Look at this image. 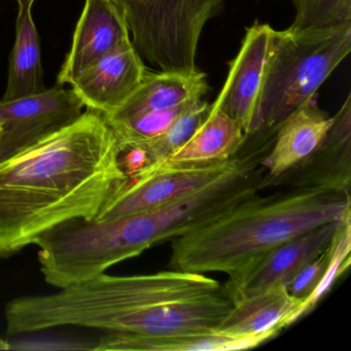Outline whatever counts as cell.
I'll return each instance as SVG.
<instances>
[{"label":"cell","mask_w":351,"mask_h":351,"mask_svg":"<svg viewBox=\"0 0 351 351\" xmlns=\"http://www.w3.org/2000/svg\"><path fill=\"white\" fill-rule=\"evenodd\" d=\"M119 155L104 117L86 108L69 126L0 162V258L65 221L95 219L127 180Z\"/></svg>","instance_id":"1"},{"label":"cell","mask_w":351,"mask_h":351,"mask_svg":"<svg viewBox=\"0 0 351 351\" xmlns=\"http://www.w3.org/2000/svg\"><path fill=\"white\" fill-rule=\"evenodd\" d=\"M232 307L223 285L202 273H104L55 293L12 300L5 322L10 335L79 326L151 336L215 330Z\"/></svg>","instance_id":"2"},{"label":"cell","mask_w":351,"mask_h":351,"mask_svg":"<svg viewBox=\"0 0 351 351\" xmlns=\"http://www.w3.org/2000/svg\"><path fill=\"white\" fill-rule=\"evenodd\" d=\"M348 217V194L287 190L256 195L172 240L169 265L176 270L231 275L289 240Z\"/></svg>","instance_id":"3"},{"label":"cell","mask_w":351,"mask_h":351,"mask_svg":"<svg viewBox=\"0 0 351 351\" xmlns=\"http://www.w3.org/2000/svg\"><path fill=\"white\" fill-rule=\"evenodd\" d=\"M351 52V22L275 32L254 132L250 138L273 143L281 123L314 97Z\"/></svg>","instance_id":"4"},{"label":"cell","mask_w":351,"mask_h":351,"mask_svg":"<svg viewBox=\"0 0 351 351\" xmlns=\"http://www.w3.org/2000/svg\"><path fill=\"white\" fill-rule=\"evenodd\" d=\"M131 42L158 71L194 73L199 42L226 0H117Z\"/></svg>","instance_id":"5"},{"label":"cell","mask_w":351,"mask_h":351,"mask_svg":"<svg viewBox=\"0 0 351 351\" xmlns=\"http://www.w3.org/2000/svg\"><path fill=\"white\" fill-rule=\"evenodd\" d=\"M245 158L240 149L228 160L207 163H178L161 160L149 164L110 195L96 221L149 210L193 194L238 167Z\"/></svg>","instance_id":"6"},{"label":"cell","mask_w":351,"mask_h":351,"mask_svg":"<svg viewBox=\"0 0 351 351\" xmlns=\"http://www.w3.org/2000/svg\"><path fill=\"white\" fill-rule=\"evenodd\" d=\"M85 110L73 90L58 83L40 93L0 100V162L69 126Z\"/></svg>","instance_id":"7"},{"label":"cell","mask_w":351,"mask_h":351,"mask_svg":"<svg viewBox=\"0 0 351 351\" xmlns=\"http://www.w3.org/2000/svg\"><path fill=\"white\" fill-rule=\"evenodd\" d=\"M275 32L269 24L247 28L237 56L230 63L223 89L211 104V108L236 121L245 136L254 132Z\"/></svg>","instance_id":"8"},{"label":"cell","mask_w":351,"mask_h":351,"mask_svg":"<svg viewBox=\"0 0 351 351\" xmlns=\"http://www.w3.org/2000/svg\"><path fill=\"white\" fill-rule=\"evenodd\" d=\"M342 221L314 228L258 256L237 272L228 275L229 279L223 287L233 304L276 283L287 285L306 264L330 245Z\"/></svg>","instance_id":"9"},{"label":"cell","mask_w":351,"mask_h":351,"mask_svg":"<svg viewBox=\"0 0 351 351\" xmlns=\"http://www.w3.org/2000/svg\"><path fill=\"white\" fill-rule=\"evenodd\" d=\"M332 124L315 151L281 174L269 186L320 190L350 195L351 94L332 117Z\"/></svg>","instance_id":"10"},{"label":"cell","mask_w":351,"mask_h":351,"mask_svg":"<svg viewBox=\"0 0 351 351\" xmlns=\"http://www.w3.org/2000/svg\"><path fill=\"white\" fill-rule=\"evenodd\" d=\"M130 43L126 17L117 0H86L57 83L71 85L102 57Z\"/></svg>","instance_id":"11"},{"label":"cell","mask_w":351,"mask_h":351,"mask_svg":"<svg viewBox=\"0 0 351 351\" xmlns=\"http://www.w3.org/2000/svg\"><path fill=\"white\" fill-rule=\"evenodd\" d=\"M147 71L143 59L130 43L102 57L69 86L86 108L106 116L127 101Z\"/></svg>","instance_id":"12"},{"label":"cell","mask_w":351,"mask_h":351,"mask_svg":"<svg viewBox=\"0 0 351 351\" xmlns=\"http://www.w3.org/2000/svg\"><path fill=\"white\" fill-rule=\"evenodd\" d=\"M332 120L320 110L316 96L291 112L281 123L270 151L261 163L265 171L264 189L309 157L326 136Z\"/></svg>","instance_id":"13"},{"label":"cell","mask_w":351,"mask_h":351,"mask_svg":"<svg viewBox=\"0 0 351 351\" xmlns=\"http://www.w3.org/2000/svg\"><path fill=\"white\" fill-rule=\"evenodd\" d=\"M302 302L289 293L285 283L278 282L235 302L215 330L235 337L272 339L295 322Z\"/></svg>","instance_id":"14"},{"label":"cell","mask_w":351,"mask_h":351,"mask_svg":"<svg viewBox=\"0 0 351 351\" xmlns=\"http://www.w3.org/2000/svg\"><path fill=\"white\" fill-rule=\"evenodd\" d=\"M270 340L266 336L235 337L217 330L169 335L106 332L93 350L231 351L254 348Z\"/></svg>","instance_id":"15"},{"label":"cell","mask_w":351,"mask_h":351,"mask_svg":"<svg viewBox=\"0 0 351 351\" xmlns=\"http://www.w3.org/2000/svg\"><path fill=\"white\" fill-rule=\"evenodd\" d=\"M208 91L206 75L202 71L145 73L141 85L122 106L106 119H123L152 110L174 108L184 102L202 99Z\"/></svg>","instance_id":"16"},{"label":"cell","mask_w":351,"mask_h":351,"mask_svg":"<svg viewBox=\"0 0 351 351\" xmlns=\"http://www.w3.org/2000/svg\"><path fill=\"white\" fill-rule=\"evenodd\" d=\"M34 1L36 0H17L15 43L10 55L7 89L3 100L17 99L46 89L40 36L32 14Z\"/></svg>","instance_id":"17"},{"label":"cell","mask_w":351,"mask_h":351,"mask_svg":"<svg viewBox=\"0 0 351 351\" xmlns=\"http://www.w3.org/2000/svg\"><path fill=\"white\" fill-rule=\"evenodd\" d=\"M243 129L225 112L211 108L191 138L166 160L178 163H207L234 157L244 141ZM165 160V159H164Z\"/></svg>","instance_id":"18"},{"label":"cell","mask_w":351,"mask_h":351,"mask_svg":"<svg viewBox=\"0 0 351 351\" xmlns=\"http://www.w3.org/2000/svg\"><path fill=\"white\" fill-rule=\"evenodd\" d=\"M200 99L190 100L174 108L152 110L123 119H106L112 128L119 149L139 147L163 134L193 104Z\"/></svg>","instance_id":"19"},{"label":"cell","mask_w":351,"mask_h":351,"mask_svg":"<svg viewBox=\"0 0 351 351\" xmlns=\"http://www.w3.org/2000/svg\"><path fill=\"white\" fill-rule=\"evenodd\" d=\"M210 110L211 104L202 99L199 100L176 119L163 134L139 147L147 154L151 163L167 159L191 138L195 131L206 120Z\"/></svg>","instance_id":"20"},{"label":"cell","mask_w":351,"mask_h":351,"mask_svg":"<svg viewBox=\"0 0 351 351\" xmlns=\"http://www.w3.org/2000/svg\"><path fill=\"white\" fill-rule=\"evenodd\" d=\"M291 28L315 29L351 22V0H293Z\"/></svg>","instance_id":"21"},{"label":"cell","mask_w":351,"mask_h":351,"mask_svg":"<svg viewBox=\"0 0 351 351\" xmlns=\"http://www.w3.org/2000/svg\"><path fill=\"white\" fill-rule=\"evenodd\" d=\"M332 245V260H330L328 273L320 287L309 298L302 302L295 315V322L300 318H303L314 309L322 295L328 293L332 283L348 268L350 264L351 217H347L340 223L335 234Z\"/></svg>","instance_id":"22"},{"label":"cell","mask_w":351,"mask_h":351,"mask_svg":"<svg viewBox=\"0 0 351 351\" xmlns=\"http://www.w3.org/2000/svg\"><path fill=\"white\" fill-rule=\"evenodd\" d=\"M334 239V238H332ZM332 240L330 245L311 262L306 264L287 283L289 293L297 299L309 298L322 285L332 260Z\"/></svg>","instance_id":"23"},{"label":"cell","mask_w":351,"mask_h":351,"mask_svg":"<svg viewBox=\"0 0 351 351\" xmlns=\"http://www.w3.org/2000/svg\"><path fill=\"white\" fill-rule=\"evenodd\" d=\"M11 349V344L8 341L0 339V350H8Z\"/></svg>","instance_id":"24"}]
</instances>
